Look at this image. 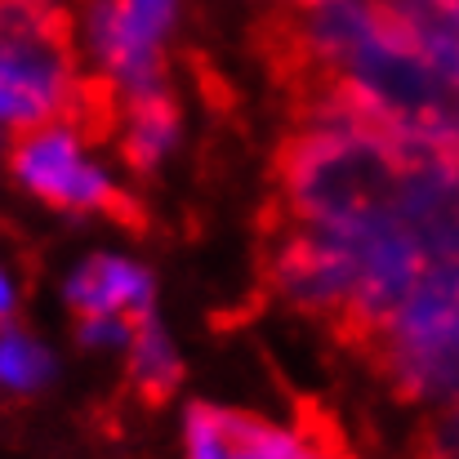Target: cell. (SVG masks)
Listing matches in <instances>:
<instances>
[{
  "instance_id": "obj_1",
  "label": "cell",
  "mask_w": 459,
  "mask_h": 459,
  "mask_svg": "<svg viewBox=\"0 0 459 459\" xmlns=\"http://www.w3.org/2000/svg\"><path fill=\"white\" fill-rule=\"evenodd\" d=\"M411 152V134H393L379 126H304L286 134L273 152L268 205L299 223L334 232L388 228Z\"/></svg>"
},
{
  "instance_id": "obj_2",
  "label": "cell",
  "mask_w": 459,
  "mask_h": 459,
  "mask_svg": "<svg viewBox=\"0 0 459 459\" xmlns=\"http://www.w3.org/2000/svg\"><path fill=\"white\" fill-rule=\"evenodd\" d=\"M402 402H459V259H437L357 348Z\"/></svg>"
},
{
  "instance_id": "obj_3",
  "label": "cell",
  "mask_w": 459,
  "mask_h": 459,
  "mask_svg": "<svg viewBox=\"0 0 459 459\" xmlns=\"http://www.w3.org/2000/svg\"><path fill=\"white\" fill-rule=\"evenodd\" d=\"M72 22L58 0H0V121H58L76 94Z\"/></svg>"
},
{
  "instance_id": "obj_4",
  "label": "cell",
  "mask_w": 459,
  "mask_h": 459,
  "mask_svg": "<svg viewBox=\"0 0 459 459\" xmlns=\"http://www.w3.org/2000/svg\"><path fill=\"white\" fill-rule=\"evenodd\" d=\"M4 165L36 201L63 214H108L130 232H148V210L126 187H117L103 169L81 160V139L63 121L13 130Z\"/></svg>"
},
{
  "instance_id": "obj_5",
  "label": "cell",
  "mask_w": 459,
  "mask_h": 459,
  "mask_svg": "<svg viewBox=\"0 0 459 459\" xmlns=\"http://www.w3.org/2000/svg\"><path fill=\"white\" fill-rule=\"evenodd\" d=\"M393 223L429 264L459 259V139H415Z\"/></svg>"
},
{
  "instance_id": "obj_6",
  "label": "cell",
  "mask_w": 459,
  "mask_h": 459,
  "mask_svg": "<svg viewBox=\"0 0 459 459\" xmlns=\"http://www.w3.org/2000/svg\"><path fill=\"white\" fill-rule=\"evenodd\" d=\"M90 40H94V54L108 67V76L121 85V99L165 90L160 36H152L143 22H134L121 0H94L90 4Z\"/></svg>"
},
{
  "instance_id": "obj_7",
  "label": "cell",
  "mask_w": 459,
  "mask_h": 459,
  "mask_svg": "<svg viewBox=\"0 0 459 459\" xmlns=\"http://www.w3.org/2000/svg\"><path fill=\"white\" fill-rule=\"evenodd\" d=\"M67 304L72 312L85 321V316H148L152 312V277L126 259H112V255H99L90 259L72 281H67Z\"/></svg>"
},
{
  "instance_id": "obj_8",
  "label": "cell",
  "mask_w": 459,
  "mask_h": 459,
  "mask_svg": "<svg viewBox=\"0 0 459 459\" xmlns=\"http://www.w3.org/2000/svg\"><path fill=\"white\" fill-rule=\"evenodd\" d=\"M126 348H130V393L143 397L148 406H165L174 388L183 384V361L152 312L134 321V334Z\"/></svg>"
},
{
  "instance_id": "obj_9",
  "label": "cell",
  "mask_w": 459,
  "mask_h": 459,
  "mask_svg": "<svg viewBox=\"0 0 459 459\" xmlns=\"http://www.w3.org/2000/svg\"><path fill=\"white\" fill-rule=\"evenodd\" d=\"M178 134V103L169 99V90L160 94H139L126 99V134H121V156L134 174H152L160 156L169 152Z\"/></svg>"
},
{
  "instance_id": "obj_10",
  "label": "cell",
  "mask_w": 459,
  "mask_h": 459,
  "mask_svg": "<svg viewBox=\"0 0 459 459\" xmlns=\"http://www.w3.org/2000/svg\"><path fill=\"white\" fill-rule=\"evenodd\" d=\"M223 429H228L232 459H325L299 433L273 429V424H264L259 415H246V411H223Z\"/></svg>"
},
{
  "instance_id": "obj_11",
  "label": "cell",
  "mask_w": 459,
  "mask_h": 459,
  "mask_svg": "<svg viewBox=\"0 0 459 459\" xmlns=\"http://www.w3.org/2000/svg\"><path fill=\"white\" fill-rule=\"evenodd\" d=\"M0 379L18 393H31L49 379V352L40 343H31L27 334L18 330H4L0 334Z\"/></svg>"
},
{
  "instance_id": "obj_12",
  "label": "cell",
  "mask_w": 459,
  "mask_h": 459,
  "mask_svg": "<svg viewBox=\"0 0 459 459\" xmlns=\"http://www.w3.org/2000/svg\"><path fill=\"white\" fill-rule=\"evenodd\" d=\"M187 459H232L228 446V429H223V411L210 406V402H196L187 406Z\"/></svg>"
},
{
  "instance_id": "obj_13",
  "label": "cell",
  "mask_w": 459,
  "mask_h": 459,
  "mask_svg": "<svg viewBox=\"0 0 459 459\" xmlns=\"http://www.w3.org/2000/svg\"><path fill=\"white\" fill-rule=\"evenodd\" d=\"M420 451H424V459H459V402H451V406L424 429Z\"/></svg>"
},
{
  "instance_id": "obj_14",
  "label": "cell",
  "mask_w": 459,
  "mask_h": 459,
  "mask_svg": "<svg viewBox=\"0 0 459 459\" xmlns=\"http://www.w3.org/2000/svg\"><path fill=\"white\" fill-rule=\"evenodd\" d=\"M134 321L130 316H85L81 321V343H130Z\"/></svg>"
},
{
  "instance_id": "obj_15",
  "label": "cell",
  "mask_w": 459,
  "mask_h": 459,
  "mask_svg": "<svg viewBox=\"0 0 459 459\" xmlns=\"http://www.w3.org/2000/svg\"><path fill=\"white\" fill-rule=\"evenodd\" d=\"M121 4L130 9L134 22H143L152 36L165 40V31H169V22H174V0H121Z\"/></svg>"
},
{
  "instance_id": "obj_16",
  "label": "cell",
  "mask_w": 459,
  "mask_h": 459,
  "mask_svg": "<svg viewBox=\"0 0 459 459\" xmlns=\"http://www.w3.org/2000/svg\"><path fill=\"white\" fill-rule=\"evenodd\" d=\"M9 321H13V290H9V281L0 277V330H9Z\"/></svg>"
},
{
  "instance_id": "obj_17",
  "label": "cell",
  "mask_w": 459,
  "mask_h": 459,
  "mask_svg": "<svg viewBox=\"0 0 459 459\" xmlns=\"http://www.w3.org/2000/svg\"><path fill=\"white\" fill-rule=\"evenodd\" d=\"M295 4H321V0H295Z\"/></svg>"
}]
</instances>
